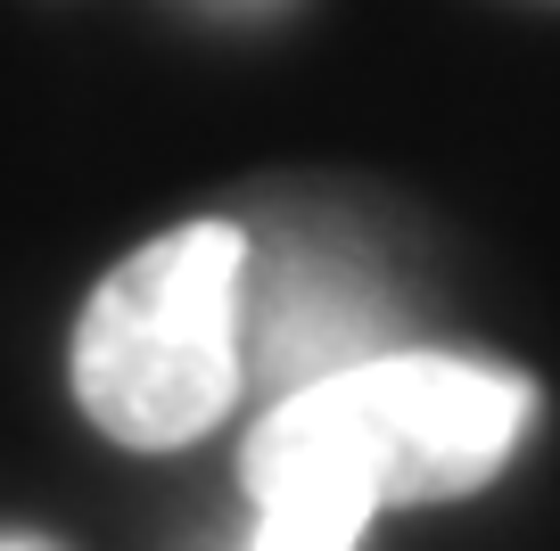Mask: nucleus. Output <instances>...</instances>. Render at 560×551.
<instances>
[{"mask_svg":"<svg viewBox=\"0 0 560 551\" xmlns=\"http://www.w3.org/2000/svg\"><path fill=\"white\" fill-rule=\"evenodd\" d=\"M527 412V379L462 354H363L280 387L240 453L256 551H354L380 511L478 494Z\"/></svg>","mask_w":560,"mask_h":551,"instance_id":"nucleus-1","label":"nucleus"},{"mask_svg":"<svg viewBox=\"0 0 560 551\" xmlns=\"http://www.w3.org/2000/svg\"><path fill=\"white\" fill-rule=\"evenodd\" d=\"M247 231L207 214L132 247L74 321V403L124 453L198 445L247 387Z\"/></svg>","mask_w":560,"mask_h":551,"instance_id":"nucleus-2","label":"nucleus"},{"mask_svg":"<svg viewBox=\"0 0 560 551\" xmlns=\"http://www.w3.org/2000/svg\"><path fill=\"white\" fill-rule=\"evenodd\" d=\"M0 551H42V543H0Z\"/></svg>","mask_w":560,"mask_h":551,"instance_id":"nucleus-4","label":"nucleus"},{"mask_svg":"<svg viewBox=\"0 0 560 551\" xmlns=\"http://www.w3.org/2000/svg\"><path fill=\"white\" fill-rule=\"evenodd\" d=\"M207 9H280V0H207Z\"/></svg>","mask_w":560,"mask_h":551,"instance_id":"nucleus-3","label":"nucleus"}]
</instances>
